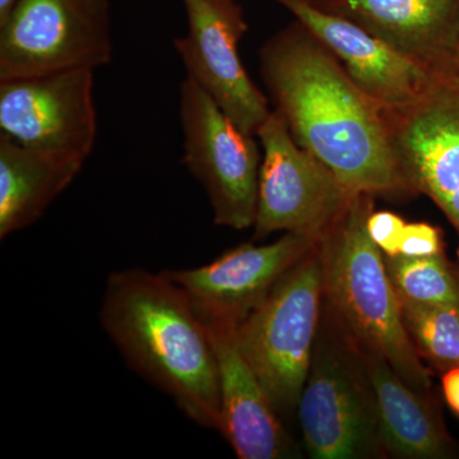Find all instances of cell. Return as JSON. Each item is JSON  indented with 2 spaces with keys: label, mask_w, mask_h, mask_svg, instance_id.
<instances>
[{
  "label": "cell",
  "mask_w": 459,
  "mask_h": 459,
  "mask_svg": "<svg viewBox=\"0 0 459 459\" xmlns=\"http://www.w3.org/2000/svg\"><path fill=\"white\" fill-rule=\"evenodd\" d=\"M320 237L289 231L265 246L241 244L202 267L164 272L186 292L204 323L238 327Z\"/></svg>",
  "instance_id": "obj_11"
},
{
  "label": "cell",
  "mask_w": 459,
  "mask_h": 459,
  "mask_svg": "<svg viewBox=\"0 0 459 459\" xmlns=\"http://www.w3.org/2000/svg\"><path fill=\"white\" fill-rule=\"evenodd\" d=\"M259 60L273 110L347 188L374 197L413 195L395 159L385 108L307 27L295 21L272 36Z\"/></svg>",
  "instance_id": "obj_1"
},
{
  "label": "cell",
  "mask_w": 459,
  "mask_h": 459,
  "mask_svg": "<svg viewBox=\"0 0 459 459\" xmlns=\"http://www.w3.org/2000/svg\"><path fill=\"white\" fill-rule=\"evenodd\" d=\"M443 84L459 95V40L451 57V62L444 74Z\"/></svg>",
  "instance_id": "obj_23"
},
{
  "label": "cell",
  "mask_w": 459,
  "mask_h": 459,
  "mask_svg": "<svg viewBox=\"0 0 459 459\" xmlns=\"http://www.w3.org/2000/svg\"><path fill=\"white\" fill-rule=\"evenodd\" d=\"M433 72L443 83L459 40V0H313Z\"/></svg>",
  "instance_id": "obj_15"
},
{
  "label": "cell",
  "mask_w": 459,
  "mask_h": 459,
  "mask_svg": "<svg viewBox=\"0 0 459 459\" xmlns=\"http://www.w3.org/2000/svg\"><path fill=\"white\" fill-rule=\"evenodd\" d=\"M400 255L407 256L446 255L442 230L428 222H407L402 237Z\"/></svg>",
  "instance_id": "obj_21"
},
{
  "label": "cell",
  "mask_w": 459,
  "mask_h": 459,
  "mask_svg": "<svg viewBox=\"0 0 459 459\" xmlns=\"http://www.w3.org/2000/svg\"><path fill=\"white\" fill-rule=\"evenodd\" d=\"M316 246L237 329L240 351L281 418H290L298 411L318 336L323 280Z\"/></svg>",
  "instance_id": "obj_5"
},
{
  "label": "cell",
  "mask_w": 459,
  "mask_h": 459,
  "mask_svg": "<svg viewBox=\"0 0 459 459\" xmlns=\"http://www.w3.org/2000/svg\"><path fill=\"white\" fill-rule=\"evenodd\" d=\"M92 69L0 82V129L23 146L74 161L98 137Z\"/></svg>",
  "instance_id": "obj_9"
},
{
  "label": "cell",
  "mask_w": 459,
  "mask_h": 459,
  "mask_svg": "<svg viewBox=\"0 0 459 459\" xmlns=\"http://www.w3.org/2000/svg\"><path fill=\"white\" fill-rule=\"evenodd\" d=\"M360 349L376 402L385 458L452 459L459 444L449 433L437 395L416 392L377 353Z\"/></svg>",
  "instance_id": "obj_16"
},
{
  "label": "cell",
  "mask_w": 459,
  "mask_h": 459,
  "mask_svg": "<svg viewBox=\"0 0 459 459\" xmlns=\"http://www.w3.org/2000/svg\"><path fill=\"white\" fill-rule=\"evenodd\" d=\"M183 164L204 186L216 225L253 228L258 208L262 153L255 135L232 122L195 80L180 84Z\"/></svg>",
  "instance_id": "obj_7"
},
{
  "label": "cell",
  "mask_w": 459,
  "mask_h": 459,
  "mask_svg": "<svg viewBox=\"0 0 459 459\" xmlns=\"http://www.w3.org/2000/svg\"><path fill=\"white\" fill-rule=\"evenodd\" d=\"M442 391L449 409L459 418V367L442 374Z\"/></svg>",
  "instance_id": "obj_22"
},
{
  "label": "cell",
  "mask_w": 459,
  "mask_h": 459,
  "mask_svg": "<svg viewBox=\"0 0 459 459\" xmlns=\"http://www.w3.org/2000/svg\"><path fill=\"white\" fill-rule=\"evenodd\" d=\"M111 56L108 0H16L0 21V82L96 71Z\"/></svg>",
  "instance_id": "obj_6"
},
{
  "label": "cell",
  "mask_w": 459,
  "mask_h": 459,
  "mask_svg": "<svg viewBox=\"0 0 459 459\" xmlns=\"http://www.w3.org/2000/svg\"><path fill=\"white\" fill-rule=\"evenodd\" d=\"M263 150L253 240L274 232L323 234L358 193L294 140L276 110L256 132Z\"/></svg>",
  "instance_id": "obj_8"
},
{
  "label": "cell",
  "mask_w": 459,
  "mask_h": 459,
  "mask_svg": "<svg viewBox=\"0 0 459 459\" xmlns=\"http://www.w3.org/2000/svg\"><path fill=\"white\" fill-rule=\"evenodd\" d=\"M212 341L219 370L220 427L240 459H294L301 452L286 430L238 344V325L204 323Z\"/></svg>",
  "instance_id": "obj_14"
},
{
  "label": "cell",
  "mask_w": 459,
  "mask_h": 459,
  "mask_svg": "<svg viewBox=\"0 0 459 459\" xmlns=\"http://www.w3.org/2000/svg\"><path fill=\"white\" fill-rule=\"evenodd\" d=\"M455 272H457V274H458V277H459V268L457 267V264H455Z\"/></svg>",
  "instance_id": "obj_25"
},
{
  "label": "cell",
  "mask_w": 459,
  "mask_h": 459,
  "mask_svg": "<svg viewBox=\"0 0 459 459\" xmlns=\"http://www.w3.org/2000/svg\"><path fill=\"white\" fill-rule=\"evenodd\" d=\"M406 223L397 213L374 210L368 217V234L383 255H398Z\"/></svg>",
  "instance_id": "obj_20"
},
{
  "label": "cell",
  "mask_w": 459,
  "mask_h": 459,
  "mask_svg": "<svg viewBox=\"0 0 459 459\" xmlns=\"http://www.w3.org/2000/svg\"><path fill=\"white\" fill-rule=\"evenodd\" d=\"M402 318L420 358L437 374L459 367V305L401 299Z\"/></svg>",
  "instance_id": "obj_18"
},
{
  "label": "cell",
  "mask_w": 459,
  "mask_h": 459,
  "mask_svg": "<svg viewBox=\"0 0 459 459\" xmlns=\"http://www.w3.org/2000/svg\"><path fill=\"white\" fill-rule=\"evenodd\" d=\"M82 162L0 134V238L29 228L72 183Z\"/></svg>",
  "instance_id": "obj_17"
},
{
  "label": "cell",
  "mask_w": 459,
  "mask_h": 459,
  "mask_svg": "<svg viewBox=\"0 0 459 459\" xmlns=\"http://www.w3.org/2000/svg\"><path fill=\"white\" fill-rule=\"evenodd\" d=\"M188 31L174 40L186 71L241 131L256 135L270 101L249 77L238 44L247 25L237 0H183Z\"/></svg>",
  "instance_id": "obj_10"
},
{
  "label": "cell",
  "mask_w": 459,
  "mask_h": 459,
  "mask_svg": "<svg viewBox=\"0 0 459 459\" xmlns=\"http://www.w3.org/2000/svg\"><path fill=\"white\" fill-rule=\"evenodd\" d=\"M296 413L310 458H385L360 349L325 301Z\"/></svg>",
  "instance_id": "obj_4"
},
{
  "label": "cell",
  "mask_w": 459,
  "mask_h": 459,
  "mask_svg": "<svg viewBox=\"0 0 459 459\" xmlns=\"http://www.w3.org/2000/svg\"><path fill=\"white\" fill-rule=\"evenodd\" d=\"M16 0H0V21L4 20Z\"/></svg>",
  "instance_id": "obj_24"
},
{
  "label": "cell",
  "mask_w": 459,
  "mask_h": 459,
  "mask_svg": "<svg viewBox=\"0 0 459 459\" xmlns=\"http://www.w3.org/2000/svg\"><path fill=\"white\" fill-rule=\"evenodd\" d=\"M100 322L126 364L199 427L219 431V370L212 341L188 296L165 272L108 274Z\"/></svg>",
  "instance_id": "obj_2"
},
{
  "label": "cell",
  "mask_w": 459,
  "mask_h": 459,
  "mask_svg": "<svg viewBox=\"0 0 459 459\" xmlns=\"http://www.w3.org/2000/svg\"><path fill=\"white\" fill-rule=\"evenodd\" d=\"M376 198L358 193L320 237L316 247L323 301L359 346L385 359L416 392L437 395L430 369L404 327L400 296L386 272L385 255L368 234Z\"/></svg>",
  "instance_id": "obj_3"
},
{
  "label": "cell",
  "mask_w": 459,
  "mask_h": 459,
  "mask_svg": "<svg viewBox=\"0 0 459 459\" xmlns=\"http://www.w3.org/2000/svg\"><path fill=\"white\" fill-rule=\"evenodd\" d=\"M386 272L404 300L419 304L459 305V277L446 255L385 256Z\"/></svg>",
  "instance_id": "obj_19"
},
{
  "label": "cell",
  "mask_w": 459,
  "mask_h": 459,
  "mask_svg": "<svg viewBox=\"0 0 459 459\" xmlns=\"http://www.w3.org/2000/svg\"><path fill=\"white\" fill-rule=\"evenodd\" d=\"M385 110L402 177L413 195L439 207L459 238L458 93L443 84L412 107Z\"/></svg>",
  "instance_id": "obj_13"
},
{
  "label": "cell",
  "mask_w": 459,
  "mask_h": 459,
  "mask_svg": "<svg viewBox=\"0 0 459 459\" xmlns=\"http://www.w3.org/2000/svg\"><path fill=\"white\" fill-rule=\"evenodd\" d=\"M340 60L362 92L388 110L418 104L443 86L424 65L364 27L319 8L313 0H276Z\"/></svg>",
  "instance_id": "obj_12"
}]
</instances>
